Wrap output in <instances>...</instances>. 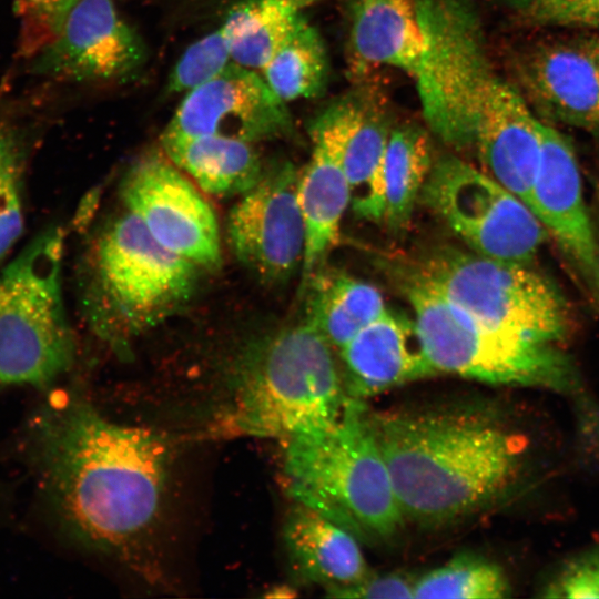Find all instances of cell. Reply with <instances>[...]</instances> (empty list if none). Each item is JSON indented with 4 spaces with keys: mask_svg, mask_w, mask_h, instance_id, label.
I'll use <instances>...</instances> for the list:
<instances>
[{
    "mask_svg": "<svg viewBox=\"0 0 599 599\" xmlns=\"http://www.w3.org/2000/svg\"><path fill=\"white\" fill-rule=\"evenodd\" d=\"M23 450L70 537L130 562L142 554L164 518L171 455L161 436L54 395L28 420Z\"/></svg>",
    "mask_w": 599,
    "mask_h": 599,
    "instance_id": "cell-1",
    "label": "cell"
},
{
    "mask_svg": "<svg viewBox=\"0 0 599 599\" xmlns=\"http://www.w3.org/2000/svg\"><path fill=\"white\" fill-rule=\"evenodd\" d=\"M367 420L405 519L439 525L467 516L507 490L521 469L520 438L476 410L367 408Z\"/></svg>",
    "mask_w": 599,
    "mask_h": 599,
    "instance_id": "cell-2",
    "label": "cell"
},
{
    "mask_svg": "<svg viewBox=\"0 0 599 599\" xmlns=\"http://www.w3.org/2000/svg\"><path fill=\"white\" fill-rule=\"evenodd\" d=\"M285 440L283 477L295 502L318 511L358 540L384 541L403 527L405 518L365 402L348 397L332 424Z\"/></svg>",
    "mask_w": 599,
    "mask_h": 599,
    "instance_id": "cell-3",
    "label": "cell"
},
{
    "mask_svg": "<svg viewBox=\"0 0 599 599\" xmlns=\"http://www.w3.org/2000/svg\"><path fill=\"white\" fill-rule=\"evenodd\" d=\"M333 348L305 319L251 343L231 375L226 429L286 439L336 420L348 397Z\"/></svg>",
    "mask_w": 599,
    "mask_h": 599,
    "instance_id": "cell-4",
    "label": "cell"
},
{
    "mask_svg": "<svg viewBox=\"0 0 599 599\" xmlns=\"http://www.w3.org/2000/svg\"><path fill=\"white\" fill-rule=\"evenodd\" d=\"M402 287L414 311L424 354L437 374L447 373L491 385L568 393L577 370L557 344L493 327L448 300L415 268Z\"/></svg>",
    "mask_w": 599,
    "mask_h": 599,
    "instance_id": "cell-5",
    "label": "cell"
},
{
    "mask_svg": "<svg viewBox=\"0 0 599 599\" xmlns=\"http://www.w3.org/2000/svg\"><path fill=\"white\" fill-rule=\"evenodd\" d=\"M201 268L160 244L129 211L90 253L87 308L93 327L121 345L162 323L193 296Z\"/></svg>",
    "mask_w": 599,
    "mask_h": 599,
    "instance_id": "cell-6",
    "label": "cell"
},
{
    "mask_svg": "<svg viewBox=\"0 0 599 599\" xmlns=\"http://www.w3.org/2000/svg\"><path fill=\"white\" fill-rule=\"evenodd\" d=\"M63 233L38 235L0 274V387L44 388L74 359L61 293Z\"/></svg>",
    "mask_w": 599,
    "mask_h": 599,
    "instance_id": "cell-7",
    "label": "cell"
},
{
    "mask_svg": "<svg viewBox=\"0 0 599 599\" xmlns=\"http://www.w3.org/2000/svg\"><path fill=\"white\" fill-rule=\"evenodd\" d=\"M415 270L453 303L493 327L555 344L571 327V312L559 288L526 264L444 247Z\"/></svg>",
    "mask_w": 599,
    "mask_h": 599,
    "instance_id": "cell-8",
    "label": "cell"
},
{
    "mask_svg": "<svg viewBox=\"0 0 599 599\" xmlns=\"http://www.w3.org/2000/svg\"><path fill=\"white\" fill-rule=\"evenodd\" d=\"M419 200L483 256L528 265L545 241V227L527 204L454 154L434 160Z\"/></svg>",
    "mask_w": 599,
    "mask_h": 599,
    "instance_id": "cell-9",
    "label": "cell"
},
{
    "mask_svg": "<svg viewBox=\"0 0 599 599\" xmlns=\"http://www.w3.org/2000/svg\"><path fill=\"white\" fill-rule=\"evenodd\" d=\"M300 176L288 161L265 166L227 216V240L235 257L268 283L285 282L302 267L306 231Z\"/></svg>",
    "mask_w": 599,
    "mask_h": 599,
    "instance_id": "cell-10",
    "label": "cell"
},
{
    "mask_svg": "<svg viewBox=\"0 0 599 599\" xmlns=\"http://www.w3.org/2000/svg\"><path fill=\"white\" fill-rule=\"evenodd\" d=\"M121 196L151 235L200 268L221 263V242L213 209L164 154L140 159L126 173Z\"/></svg>",
    "mask_w": 599,
    "mask_h": 599,
    "instance_id": "cell-11",
    "label": "cell"
},
{
    "mask_svg": "<svg viewBox=\"0 0 599 599\" xmlns=\"http://www.w3.org/2000/svg\"><path fill=\"white\" fill-rule=\"evenodd\" d=\"M282 101L256 70L231 62L219 75L186 92L163 133L217 135L255 144L292 131Z\"/></svg>",
    "mask_w": 599,
    "mask_h": 599,
    "instance_id": "cell-12",
    "label": "cell"
},
{
    "mask_svg": "<svg viewBox=\"0 0 599 599\" xmlns=\"http://www.w3.org/2000/svg\"><path fill=\"white\" fill-rule=\"evenodd\" d=\"M145 59L143 41L119 16L113 0H80L37 67L59 79L114 82L136 75Z\"/></svg>",
    "mask_w": 599,
    "mask_h": 599,
    "instance_id": "cell-13",
    "label": "cell"
},
{
    "mask_svg": "<svg viewBox=\"0 0 599 599\" xmlns=\"http://www.w3.org/2000/svg\"><path fill=\"white\" fill-rule=\"evenodd\" d=\"M517 73L542 115L599 138V34L539 43L519 58Z\"/></svg>",
    "mask_w": 599,
    "mask_h": 599,
    "instance_id": "cell-14",
    "label": "cell"
},
{
    "mask_svg": "<svg viewBox=\"0 0 599 599\" xmlns=\"http://www.w3.org/2000/svg\"><path fill=\"white\" fill-rule=\"evenodd\" d=\"M349 99H343L328 106L311 128L312 153L298 185L306 231L301 290L324 266L338 241L342 217L349 206L344 169Z\"/></svg>",
    "mask_w": 599,
    "mask_h": 599,
    "instance_id": "cell-15",
    "label": "cell"
},
{
    "mask_svg": "<svg viewBox=\"0 0 599 599\" xmlns=\"http://www.w3.org/2000/svg\"><path fill=\"white\" fill-rule=\"evenodd\" d=\"M541 154L529 207L585 280L599 293V246L583 199L576 153L541 122Z\"/></svg>",
    "mask_w": 599,
    "mask_h": 599,
    "instance_id": "cell-16",
    "label": "cell"
},
{
    "mask_svg": "<svg viewBox=\"0 0 599 599\" xmlns=\"http://www.w3.org/2000/svg\"><path fill=\"white\" fill-rule=\"evenodd\" d=\"M474 121L470 152L486 173L529 207L540 162L541 122L527 99L494 73Z\"/></svg>",
    "mask_w": 599,
    "mask_h": 599,
    "instance_id": "cell-17",
    "label": "cell"
},
{
    "mask_svg": "<svg viewBox=\"0 0 599 599\" xmlns=\"http://www.w3.org/2000/svg\"><path fill=\"white\" fill-rule=\"evenodd\" d=\"M337 351L346 395L363 402L395 386L436 375L414 319L388 308Z\"/></svg>",
    "mask_w": 599,
    "mask_h": 599,
    "instance_id": "cell-18",
    "label": "cell"
},
{
    "mask_svg": "<svg viewBox=\"0 0 599 599\" xmlns=\"http://www.w3.org/2000/svg\"><path fill=\"white\" fill-rule=\"evenodd\" d=\"M347 4L351 75L364 80L389 67L413 78L426 49L417 0H348Z\"/></svg>",
    "mask_w": 599,
    "mask_h": 599,
    "instance_id": "cell-19",
    "label": "cell"
},
{
    "mask_svg": "<svg viewBox=\"0 0 599 599\" xmlns=\"http://www.w3.org/2000/svg\"><path fill=\"white\" fill-rule=\"evenodd\" d=\"M283 539L295 570L325 589L358 582L370 573L359 540L302 504L290 511Z\"/></svg>",
    "mask_w": 599,
    "mask_h": 599,
    "instance_id": "cell-20",
    "label": "cell"
},
{
    "mask_svg": "<svg viewBox=\"0 0 599 599\" xmlns=\"http://www.w3.org/2000/svg\"><path fill=\"white\" fill-rule=\"evenodd\" d=\"M164 154L209 194L242 195L261 179L265 166L253 143L217 135L162 133Z\"/></svg>",
    "mask_w": 599,
    "mask_h": 599,
    "instance_id": "cell-21",
    "label": "cell"
},
{
    "mask_svg": "<svg viewBox=\"0 0 599 599\" xmlns=\"http://www.w3.org/2000/svg\"><path fill=\"white\" fill-rule=\"evenodd\" d=\"M390 131L380 109L349 99L344 149L349 206L357 217L375 223L384 222V161Z\"/></svg>",
    "mask_w": 599,
    "mask_h": 599,
    "instance_id": "cell-22",
    "label": "cell"
},
{
    "mask_svg": "<svg viewBox=\"0 0 599 599\" xmlns=\"http://www.w3.org/2000/svg\"><path fill=\"white\" fill-rule=\"evenodd\" d=\"M301 291L306 294L304 319L336 349L387 309L378 288L324 266Z\"/></svg>",
    "mask_w": 599,
    "mask_h": 599,
    "instance_id": "cell-23",
    "label": "cell"
},
{
    "mask_svg": "<svg viewBox=\"0 0 599 599\" xmlns=\"http://www.w3.org/2000/svg\"><path fill=\"white\" fill-rule=\"evenodd\" d=\"M323 0H243L221 24L232 61L260 71L282 45L305 11Z\"/></svg>",
    "mask_w": 599,
    "mask_h": 599,
    "instance_id": "cell-24",
    "label": "cell"
},
{
    "mask_svg": "<svg viewBox=\"0 0 599 599\" xmlns=\"http://www.w3.org/2000/svg\"><path fill=\"white\" fill-rule=\"evenodd\" d=\"M434 163L428 133L414 124L390 131L384 161V222L397 231L410 221Z\"/></svg>",
    "mask_w": 599,
    "mask_h": 599,
    "instance_id": "cell-25",
    "label": "cell"
},
{
    "mask_svg": "<svg viewBox=\"0 0 599 599\" xmlns=\"http://www.w3.org/2000/svg\"><path fill=\"white\" fill-rule=\"evenodd\" d=\"M328 71L324 40L304 14L258 72L271 90L287 103L322 94Z\"/></svg>",
    "mask_w": 599,
    "mask_h": 599,
    "instance_id": "cell-26",
    "label": "cell"
},
{
    "mask_svg": "<svg viewBox=\"0 0 599 599\" xmlns=\"http://www.w3.org/2000/svg\"><path fill=\"white\" fill-rule=\"evenodd\" d=\"M510 586L502 569L474 554H460L415 579L414 598L500 599Z\"/></svg>",
    "mask_w": 599,
    "mask_h": 599,
    "instance_id": "cell-27",
    "label": "cell"
},
{
    "mask_svg": "<svg viewBox=\"0 0 599 599\" xmlns=\"http://www.w3.org/2000/svg\"><path fill=\"white\" fill-rule=\"evenodd\" d=\"M231 62L230 43L220 27L186 48L170 73L166 91L189 92L219 75Z\"/></svg>",
    "mask_w": 599,
    "mask_h": 599,
    "instance_id": "cell-28",
    "label": "cell"
},
{
    "mask_svg": "<svg viewBox=\"0 0 599 599\" xmlns=\"http://www.w3.org/2000/svg\"><path fill=\"white\" fill-rule=\"evenodd\" d=\"M521 11L539 26L599 29V0H530Z\"/></svg>",
    "mask_w": 599,
    "mask_h": 599,
    "instance_id": "cell-29",
    "label": "cell"
},
{
    "mask_svg": "<svg viewBox=\"0 0 599 599\" xmlns=\"http://www.w3.org/2000/svg\"><path fill=\"white\" fill-rule=\"evenodd\" d=\"M415 579L400 572L372 575L358 582L326 588L333 598L407 599L414 598Z\"/></svg>",
    "mask_w": 599,
    "mask_h": 599,
    "instance_id": "cell-30",
    "label": "cell"
},
{
    "mask_svg": "<svg viewBox=\"0 0 599 599\" xmlns=\"http://www.w3.org/2000/svg\"><path fill=\"white\" fill-rule=\"evenodd\" d=\"M546 590V597L599 598V551L570 564Z\"/></svg>",
    "mask_w": 599,
    "mask_h": 599,
    "instance_id": "cell-31",
    "label": "cell"
},
{
    "mask_svg": "<svg viewBox=\"0 0 599 599\" xmlns=\"http://www.w3.org/2000/svg\"><path fill=\"white\" fill-rule=\"evenodd\" d=\"M17 175L0 183V260L8 253L23 230Z\"/></svg>",
    "mask_w": 599,
    "mask_h": 599,
    "instance_id": "cell-32",
    "label": "cell"
},
{
    "mask_svg": "<svg viewBox=\"0 0 599 599\" xmlns=\"http://www.w3.org/2000/svg\"><path fill=\"white\" fill-rule=\"evenodd\" d=\"M23 9L45 28L50 40L59 32L65 18L80 0H19ZM49 40V41H50Z\"/></svg>",
    "mask_w": 599,
    "mask_h": 599,
    "instance_id": "cell-33",
    "label": "cell"
},
{
    "mask_svg": "<svg viewBox=\"0 0 599 599\" xmlns=\"http://www.w3.org/2000/svg\"><path fill=\"white\" fill-rule=\"evenodd\" d=\"M18 150L14 140L4 124L0 122V183L17 175Z\"/></svg>",
    "mask_w": 599,
    "mask_h": 599,
    "instance_id": "cell-34",
    "label": "cell"
},
{
    "mask_svg": "<svg viewBox=\"0 0 599 599\" xmlns=\"http://www.w3.org/2000/svg\"><path fill=\"white\" fill-rule=\"evenodd\" d=\"M507 2H510L511 4H517L519 8L525 7L530 0H505Z\"/></svg>",
    "mask_w": 599,
    "mask_h": 599,
    "instance_id": "cell-35",
    "label": "cell"
},
{
    "mask_svg": "<svg viewBox=\"0 0 599 599\" xmlns=\"http://www.w3.org/2000/svg\"><path fill=\"white\" fill-rule=\"evenodd\" d=\"M596 193H597V201H598V204H599V186H597Z\"/></svg>",
    "mask_w": 599,
    "mask_h": 599,
    "instance_id": "cell-36",
    "label": "cell"
}]
</instances>
